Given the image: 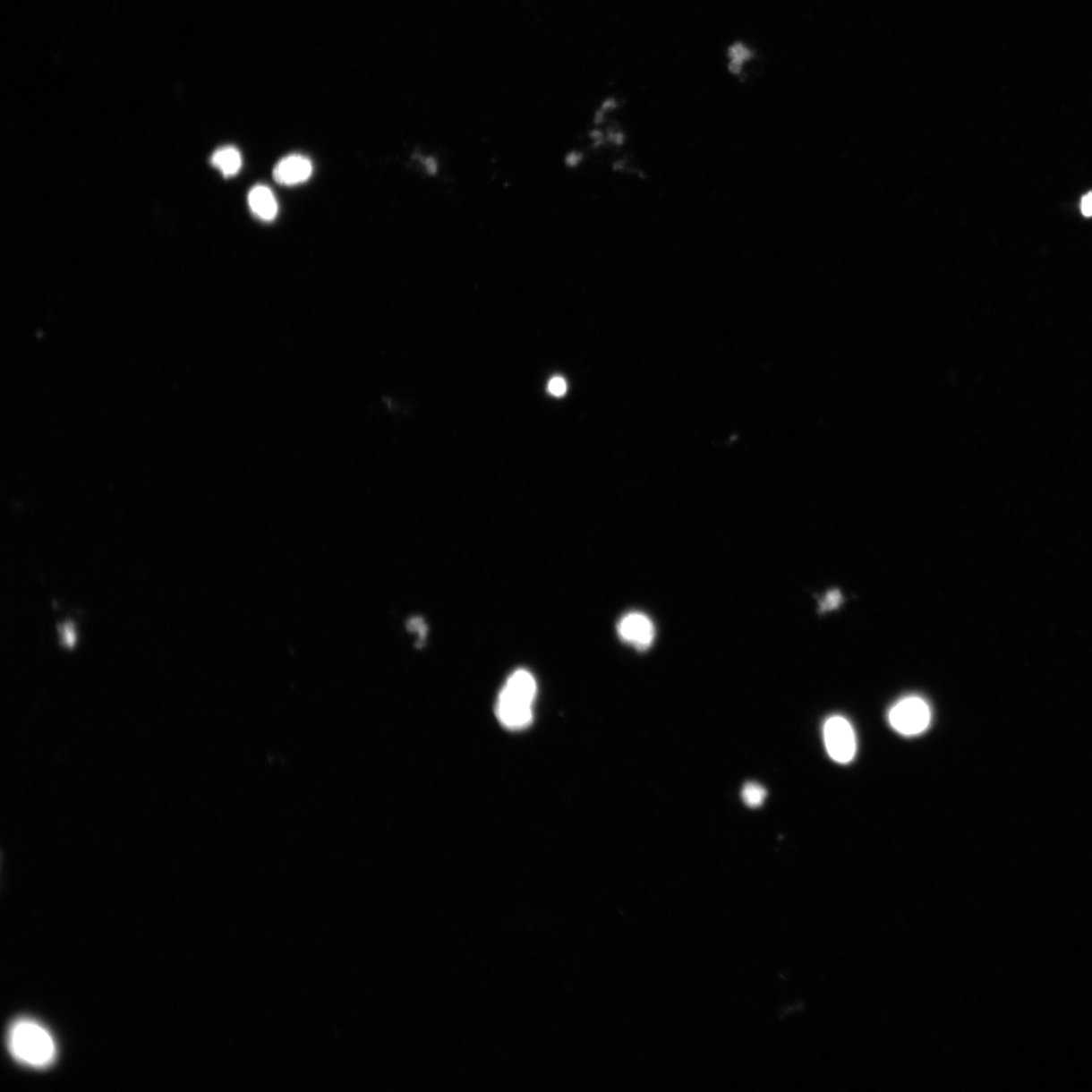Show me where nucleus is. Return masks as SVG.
Listing matches in <instances>:
<instances>
[{
  "instance_id": "1",
  "label": "nucleus",
  "mask_w": 1092,
  "mask_h": 1092,
  "mask_svg": "<svg viewBox=\"0 0 1092 1092\" xmlns=\"http://www.w3.org/2000/svg\"><path fill=\"white\" fill-rule=\"evenodd\" d=\"M7 1047L14 1060L35 1070L51 1066L57 1057V1045L51 1033L30 1019L14 1021L7 1034Z\"/></svg>"
},
{
  "instance_id": "2",
  "label": "nucleus",
  "mask_w": 1092,
  "mask_h": 1092,
  "mask_svg": "<svg viewBox=\"0 0 1092 1092\" xmlns=\"http://www.w3.org/2000/svg\"><path fill=\"white\" fill-rule=\"evenodd\" d=\"M536 694L535 678L528 670H517L508 678L496 705L498 720L504 728L520 730L533 722Z\"/></svg>"
},
{
  "instance_id": "3",
  "label": "nucleus",
  "mask_w": 1092,
  "mask_h": 1092,
  "mask_svg": "<svg viewBox=\"0 0 1092 1092\" xmlns=\"http://www.w3.org/2000/svg\"><path fill=\"white\" fill-rule=\"evenodd\" d=\"M888 721L900 735L916 737L930 727L932 710L922 697H904L889 710Z\"/></svg>"
},
{
  "instance_id": "4",
  "label": "nucleus",
  "mask_w": 1092,
  "mask_h": 1092,
  "mask_svg": "<svg viewBox=\"0 0 1092 1092\" xmlns=\"http://www.w3.org/2000/svg\"><path fill=\"white\" fill-rule=\"evenodd\" d=\"M823 740L831 759L840 764L852 762L857 752L856 733L851 722L840 715L830 717L823 725Z\"/></svg>"
},
{
  "instance_id": "5",
  "label": "nucleus",
  "mask_w": 1092,
  "mask_h": 1092,
  "mask_svg": "<svg viewBox=\"0 0 1092 1092\" xmlns=\"http://www.w3.org/2000/svg\"><path fill=\"white\" fill-rule=\"evenodd\" d=\"M618 633L624 643L639 652L649 650L655 637L653 622L642 612L624 615L618 624Z\"/></svg>"
},
{
  "instance_id": "6",
  "label": "nucleus",
  "mask_w": 1092,
  "mask_h": 1092,
  "mask_svg": "<svg viewBox=\"0 0 1092 1092\" xmlns=\"http://www.w3.org/2000/svg\"><path fill=\"white\" fill-rule=\"evenodd\" d=\"M313 174V166L306 156L294 154L286 156L273 169V178L283 185H296L308 181Z\"/></svg>"
},
{
  "instance_id": "7",
  "label": "nucleus",
  "mask_w": 1092,
  "mask_h": 1092,
  "mask_svg": "<svg viewBox=\"0 0 1092 1092\" xmlns=\"http://www.w3.org/2000/svg\"><path fill=\"white\" fill-rule=\"evenodd\" d=\"M248 204L252 213L265 222L275 220L278 212L277 199L269 186H254L248 194Z\"/></svg>"
},
{
  "instance_id": "8",
  "label": "nucleus",
  "mask_w": 1092,
  "mask_h": 1092,
  "mask_svg": "<svg viewBox=\"0 0 1092 1092\" xmlns=\"http://www.w3.org/2000/svg\"><path fill=\"white\" fill-rule=\"evenodd\" d=\"M210 162L225 177H232L236 175L242 167V156L235 147L226 146L213 154Z\"/></svg>"
},
{
  "instance_id": "9",
  "label": "nucleus",
  "mask_w": 1092,
  "mask_h": 1092,
  "mask_svg": "<svg viewBox=\"0 0 1092 1092\" xmlns=\"http://www.w3.org/2000/svg\"><path fill=\"white\" fill-rule=\"evenodd\" d=\"M729 56L730 58V72L735 74H739L742 73L743 66L745 65L746 62L752 58L753 54L752 51L747 49L745 45L742 43H737L730 47Z\"/></svg>"
},
{
  "instance_id": "10",
  "label": "nucleus",
  "mask_w": 1092,
  "mask_h": 1092,
  "mask_svg": "<svg viewBox=\"0 0 1092 1092\" xmlns=\"http://www.w3.org/2000/svg\"><path fill=\"white\" fill-rule=\"evenodd\" d=\"M767 798L764 788L756 783H747L744 786L742 798L745 805L751 808L760 807Z\"/></svg>"
},
{
  "instance_id": "11",
  "label": "nucleus",
  "mask_w": 1092,
  "mask_h": 1092,
  "mask_svg": "<svg viewBox=\"0 0 1092 1092\" xmlns=\"http://www.w3.org/2000/svg\"><path fill=\"white\" fill-rule=\"evenodd\" d=\"M548 391L553 397H563L567 391V384L564 378H552L548 385Z\"/></svg>"
},
{
  "instance_id": "12",
  "label": "nucleus",
  "mask_w": 1092,
  "mask_h": 1092,
  "mask_svg": "<svg viewBox=\"0 0 1092 1092\" xmlns=\"http://www.w3.org/2000/svg\"><path fill=\"white\" fill-rule=\"evenodd\" d=\"M840 594L839 592L833 591V592L829 593L828 595H826V597L823 601V603L822 604V607H823V610L826 611L829 610H832V608H836L837 606L840 605Z\"/></svg>"
},
{
  "instance_id": "13",
  "label": "nucleus",
  "mask_w": 1092,
  "mask_h": 1092,
  "mask_svg": "<svg viewBox=\"0 0 1092 1092\" xmlns=\"http://www.w3.org/2000/svg\"><path fill=\"white\" fill-rule=\"evenodd\" d=\"M1080 209L1084 217H1092V192L1084 194L1081 200Z\"/></svg>"
}]
</instances>
